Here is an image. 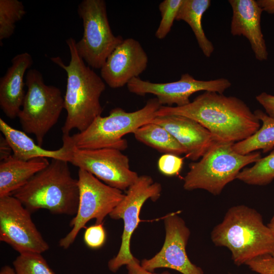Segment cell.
<instances>
[{
	"mask_svg": "<svg viewBox=\"0 0 274 274\" xmlns=\"http://www.w3.org/2000/svg\"><path fill=\"white\" fill-rule=\"evenodd\" d=\"M156 114L191 118L209 130L218 141L233 143L248 138L261 126L259 119L242 100L212 91H204L184 106H161Z\"/></svg>",
	"mask_w": 274,
	"mask_h": 274,
	"instance_id": "cell-1",
	"label": "cell"
},
{
	"mask_svg": "<svg viewBox=\"0 0 274 274\" xmlns=\"http://www.w3.org/2000/svg\"><path fill=\"white\" fill-rule=\"evenodd\" d=\"M71 60L65 65L60 57L51 60L63 68L67 75V83L64 98V109L66 117L61 128L62 135H68L76 128L79 131L86 129L99 116L103 108L100 97L106 89L105 82L79 55L76 41L73 38L66 41Z\"/></svg>",
	"mask_w": 274,
	"mask_h": 274,
	"instance_id": "cell-2",
	"label": "cell"
},
{
	"mask_svg": "<svg viewBox=\"0 0 274 274\" xmlns=\"http://www.w3.org/2000/svg\"><path fill=\"white\" fill-rule=\"evenodd\" d=\"M213 244L227 248L240 266L257 257L274 253V236L261 215L241 204L230 207L211 233Z\"/></svg>",
	"mask_w": 274,
	"mask_h": 274,
	"instance_id": "cell-3",
	"label": "cell"
},
{
	"mask_svg": "<svg viewBox=\"0 0 274 274\" xmlns=\"http://www.w3.org/2000/svg\"><path fill=\"white\" fill-rule=\"evenodd\" d=\"M68 163L51 159L46 167L11 195L31 213L46 209L54 214L75 216L80 189L78 180L72 177Z\"/></svg>",
	"mask_w": 274,
	"mask_h": 274,
	"instance_id": "cell-4",
	"label": "cell"
},
{
	"mask_svg": "<svg viewBox=\"0 0 274 274\" xmlns=\"http://www.w3.org/2000/svg\"><path fill=\"white\" fill-rule=\"evenodd\" d=\"M161 106L158 98L154 97L134 112L115 108L109 115L96 117L84 130L72 135H62L63 144L70 149L111 148L123 151L127 148L128 143L122 137L151 122Z\"/></svg>",
	"mask_w": 274,
	"mask_h": 274,
	"instance_id": "cell-5",
	"label": "cell"
},
{
	"mask_svg": "<svg viewBox=\"0 0 274 274\" xmlns=\"http://www.w3.org/2000/svg\"><path fill=\"white\" fill-rule=\"evenodd\" d=\"M234 143L218 141L199 161L189 164V171L184 178V189H202L219 195L245 166L262 157L258 151L246 155L237 153L233 148Z\"/></svg>",
	"mask_w": 274,
	"mask_h": 274,
	"instance_id": "cell-6",
	"label": "cell"
},
{
	"mask_svg": "<svg viewBox=\"0 0 274 274\" xmlns=\"http://www.w3.org/2000/svg\"><path fill=\"white\" fill-rule=\"evenodd\" d=\"M25 79L27 90L17 117L23 131L35 135L37 144L42 147L45 135L64 109V98L59 88L45 84L36 69L29 70Z\"/></svg>",
	"mask_w": 274,
	"mask_h": 274,
	"instance_id": "cell-7",
	"label": "cell"
},
{
	"mask_svg": "<svg viewBox=\"0 0 274 274\" xmlns=\"http://www.w3.org/2000/svg\"><path fill=\"white\" fill-rule=\"evenodd\" d=\"M78 13L82 19L83 33L76 42L77 52L89 66L100 69L106 60L123 41L113 33L104 0H83Z\"/></svg>",
	"mask_w": 274,
	"mask_h": 274,
	"instance_id": "cell-8",
	"label": "cell"
},
{
	"mask_svg": "<svg viewBox=\"0 0 274 274\" xmlns=\"http://www.w3.org/2000/svg\"><path fill=\"white\" fill-rule=\"evenodd\" d=\"M78 180L80 198L77 212L70 222L71 230L58 243L64 249L74 243L90 220L95 219V224L103 223L105 217L125 196L121 190L106 184L84 170L79 169Z\"/></svg>",
	"mask_w": 274,
	"mask_h": 274,
	"instance_id": "cell-9",
	"label": "cell"
},
{
	"mask_svg": "<svg viewBox=\"0 0 274 274\" xmlns=\"http://www.w3.org/2000/svg\"><path fill=\"white\" fill-rule=\"evenodd\" d=\"M161 191V185L154 182L150 176H139L136 182L128 188L123 199L109 215L111 219H122L124 223L120 249L117 255L108 263L111 271L116 272L134 258L130 252V239L140 222L141 210L147 200L156 201L160 197Z\"/></svg>",
	"mask_w": 274,
	"mask_h": 274,
	"instance_id": "cell-10",
	"label": "cell"
},
{
	"mask_svg": "<svg viewBox=\"0 0 274 274\" xmlns=\"http://www.w3.org/2000/svg\"><path fill=\"white\" fill-rule=\"evenodd\" d=\"M68 162L121 191L128 189L139 177L130 169L128 156L116 149H71Z\"/></svg>",
	"mask_w": 274,
	"mask_h": 274,
	"instance_id": "cell-11",
	"label": "cell"
},
{
	"mask_svg": "<svg viewBox=\"0 0 274 274\" xmlns=\"http://www.w3.org/2000/svg\"><path fill=\"white\" fill-rule=\"evenodd\" d=\"M0 241L19 254H42L49 249L31 212L12 195L0 197Z\"/></svg>",
	"mask_w": 274,
	"mask_h": 274,
	"instance_id": "cell-12",
	"label": "cell"
},
{
	"mask_svg": "<svg viewBox=\"0 0 274 274\" xmlns=\"http://www.w3.org/2000/svg\"><path fill=\"white\" fill-rule=\"evenodd\" d=\"M231 86V82L226 78L199 80L188 73L182 75L180 79L175 82L157 83L134 78L127 84L130 92L140 96L154 94L161 106L167 105L168 107L174 104L177 107L187 105L191 102L189 98L192 94L200 91L223 94Z\"/></svg>",
	"mask_w": 274,
	"mask_h": 274,
	"instance_id": "cell-13",
	"label": "cell"
},
{
	"mask_svg": "<svg viewBox=\"0 0 274 274\" xmlns=\"http://www.w3.org/2000/svg\"><path fill=\"white\" fill-rule=\"evenodd\" d=\"M165 237L160 251L152 258L144 259L141 266L153 272L159 268L176 270L182 274H204L203 270L191 262L186 252L190 231L184 220L176 213L164 219Z\"/></svg>",
	"mask_w": 274,
	"mask_h": 274,
	"instance_id": "cell-14",
	"label": "cell"
},
{
	"mask_svg": "<svg viewBox=\"0 0 274 274\" xmlns=\"http://www.w3.org/2000/svg\"><path fill=\"white\" fill-rule=\"evenodd\" d=\"M148 57L140 43L124 39L100 68L101 78L112 88H121L145 71Z\"/></svg>",
	"mask_w": 274,
	"mask_h": 274,
	"instance_id": "cell-15",
	"label": "cell"
},
{
	"mask_svg": "<svg viewBox=\"0 0 274 274\" xmlns=\"http://www.w3.org/2000/svg\"><path fill=\"white\" fill-rule=\"evenodd\" d=\"M151 122L165 128L186 151L185 157L196 161L218 140L196 121L180 115L156 116Z\"/></svg>",
	"mask_w": 274,
	"mask_h": 274,
	"instance_id": "cell-16",
	"label": "cell"
},
{
	"mask_svg": "<svg viewBox=\"0 0 274 274\" xmlns=\"http://www.w3.org/2000/svg\"><path fill=\"white\" fill-rule=\"evenodd\" d=\"M232 17L230 32L233 36H243L250 42L256 59H267L268 52L261 28L262 9L255 0H229Z\"/></svg>",
	"mask_w": 274,
	"mask_h": 274,
	"instance_id": "cell-17",
	"label": "cell"
},
{
	"mask_svg": "<svg viewBox=\"0 0 274 274\" xmlns=\"http://www.w3.org/2000/svg\"><path fill=\"white\" fill-rule=\"evenodd\" d=\"M5 75L0 80V107L9 118L17 117L22 108L25 92L24 77L33 60L31 55L24 52L15 56Z\"/></svg>",
	"mask_w": 274,
	"mask_h": 274,
	"instance_id": "cell-18",
	"label": "cell"
},
{
	"mask_svg": "<svg viewBox=\"0 0 274 274\" xmlns=\"http://www.w3.org/2000/svg\"><path fill=\"white\" fill-rule=\"evenodd\" d=\"M49 163L47 158L39 157L24 161L15 158L12 155L1 160L0 197L11 195Z\"/></svg>",
	"mask_w": 274,
	"mask_h": 274,
	"instance_id": "cell-19",
	"label": "cell"
},
{
	"mask_svg": "<svg viewBox=\"0 0 274 274\" xmlns=\"http://www.w3.org/2000/svg\"><path fill=\"white\" fill-rule=\"evenodd\" d=\"M0 130L12 150V156L17 159L27 161L44 157L68 162L71 149L64 145L55 150L44 149L36 144L25 132L11 127L2 118H0Z\"/></svg>",
	"mask_w": 274,
	"mask_h": 274,
	"instance_id": "cell-20",
	"label": "cell"
},
{
	"mask_svg": "<svg viewBox=\"0 0 274 274\" xmlns=\"http://www.w3.org/2000/svg\"><path fill=\"white\" fill-rule=\"evenodd\" d=\"M211 4L210 0H183L176 19L183 20L190 26L199 48L207 57L211 56L214 47L203 31L202 19Z\"/></svg>",
	"mask_w": 274,
	"mask_h": 274,
	"instance_id": "cell-21",
	"label": "cell"
},
{
	"mask_svg": "<svg viewBox=\"0 0 274 274\" xmlns=\"http://www.w3.org/2000/svg\"><path fill=\"white\" fill-rule=\"evenodd\" d=\"M139 142L160 152L181 155L186 153L184 148L163 126L153 122L145 124L133 133Z\"/></svg>",
	"mask_w": 274,
	"mask_h": 274,
	"instance_id": "cell-22",
	"label": "cell"
},
{
	"mask_svg": "<svg viewBox=\"0 0 274 274\" xmlns=\"http://www.w3.org/2000/svg\"><path fill=\"white\" fill-rule=\"evenodd\" d=\"M254 113L261 121L262 125L248 138L233 144V149L240 154L246 155L258 150L265 153L274 148V118L261 110H257Z\"/></svg>",
	"mask_w": 274,
	"mask_h": 274,
	"instance_id": "cell-23",
	"label": "cell"
},
{
	"mask_svg": "<svg viewBox=\"0 0 274 274\" xmlns=\"http://www.w3.org/2000/svg\"><path fill=\"white\" fill-rule=\"evenodd\" d=\"M236 179L250 185L265 186L274 180V149L250 167L243 168Z\"/></svg>",
	"mask_w": 274,
	"mask_h": 274,
	"instance_id": "cell-24",
	"label": "cell"
},
{
	"mask_svg": "<svg viewBox=\"0 0 274 274\" xmlns=\"http://www.w3.org/2000/svg\"><path fill=\"white\" fill-rule=\"evenodd\" d=\"M23 3L18 0H0V41L14 33L16 23L25 15Z\"/></svg>",
	"mask_w": 274,
	"mask_h": 274,
	"instance_id": "cell-25",
	"label": "cell"
},
{
	"mask_svg": "<svg viewBox=\"0 0 274 274\" xmlns=\"http://www.w3.org/2000/svg\"><path fill=\"white\" fill-rule=\"evenodd\" d=\"M13 265L15 274H55L42 254H19Z\"/></svg>",
	"mask_w": 274,
	"mask_h": 274,
	"instance_id": "cell-26",
	"label": "cell"
},
{
	"mask_svg": "<svg viewBox=\"0 0 274 274\" xmlns=\"http://www.w3.org/2000/svg\"><path fill=\"white\" fill-rule=\"evenodd\" d=\"M183 0H164L159 5L161 19L155 32L158 39H164L170 32Z\"/></svg>",
	"mask_w": 274,
	"mask_h": 274,
	"instance_id": "cell-27",
	"label": "cell"
},
{
	"mask_svg": "<svg viewBox=\"0 0 274 274\" xmlns=\"http://www.w3.org/2000/svg\"><path fill=\"white\" fill-rule=\"evenodd\" d=\"M158 168L160 172L167 176L177 175L183 165V158L172 154H164L158 160Z\"/></svg>",
	"mask_w": 274,
	"mask_h": 274,
	"instance_id": "cell-28",
	"label": "cell"
},
{
	"mask_svg": "<svg viewBox=\"0 0 274 274\" xmlns=\"http://www.w3.org/2000/svg\"><path fill=\"white\" fill-rule=\"evenodd\" d=\"M106 240V232L103 223L95 224L87 227L84 234L86 246L93 249L101 248Z\"/></svg>",
	"mask_w": 274,
	"mask_h": 274,
	"instance_id": "cell-29",
	"label": "cell"
},
{
	"mask_svg": "<svg viewBox=\"0 0 274 274\" xmlns=\"http://www.w3.org/2000/svg\"><path fill=\"white\" fill-rule=\"evenodd\" d=\"M246 265L258 274H274V253L257 257Z\"/></svg>",
	"mask_w": 274,
	"mask_h": 274,
	"instance_id": "cell-30",
	"label": "cell"
},
{
	"mask_svg": "<svg viewBox=\"0 0 274 274\" xmlns=\"http://www.w3.org/2000/svg\"><path fill=\"white\" fill-rule=\"evenodd\" d=\"M256 99L263 107L266 114L274 118V95L263 92L257 95Z\"/></svg>",
	"mask_w": 274,
	"mask_h": 274,
	"instance_id": "cell-31",
	"label": "cell"
},
{
	"mask_svg": "<svg viewBox=\"0 0 274 274\" xmlns=\"http://www.w3.org/2000/svg\"><path fill=\"white\" fill-rule=\"evenodd\" d=\"M127 274H158L148 271L144 268L141 265L138 259L134 258L126 265ZM159 274H170L167 271H164Z\"/></svg>",
	"mask_w": 274,
	"mask_h": 274,
	"instance_id": "cell-32",
	"label": "cell"
},
{
	"mask_svg": "<svg viewBox=\"0 0 274 274\" xmlns=\"http://www.w3.org/2000/svg\"><path fill=\"white\" fill-rule=\"evenodd\" d=\"M11 151L12 150L4 136H1L0 141L1 160L11 156L12 155L11 153Z\"/></svg>",
	"mask_w": 274,
	"mask_h": 274,
	"instance_id": "cell-33",
	"label": "cell"
},
{
	"mask_svg": "<svg viewBox=\"0 0 274 274\" xmlns=\"http://www.w3.org/2000/svg\"><path fill=\"white\" fill-rule=\"evenodd\" d=\"M257 2L263 11L274 15V0H258Z\"/></svg>",
	"mask_w": 274,
	"mask_h": 274,
	"instance_id": "cell-34",
	"label": "cell"
},
{
	"mask_svg": "<svg viewBox=\"0 0 274 274\" xmlns=\"http://www.w3.org/2000/svg\"><path fill=\"white\" fill-rule=\"evenodd\" d=\"M0 274H15V272L13 268L8 265H5L2 267Z\"/></svg>",
	"mask_w": 274,
	"mask_h": 274,
	"instance_id": "cell-35",
	"label": "cell"
},
{
	"mask_svg": "<svg viewBox=\"0 0 274 274\" xmlns=\"http://www.w3.org/2000/svg\"><path fill=\"white\" fill-rule=\"evenodd\" d=\"M268 226L270 228L271 232L274 236V222H270L268 224Z\"/></svg>",
	"mask_w": 274,
	"mask_h": 274,
	"instance_id": "cell-36",
	"label": "cell"
},
{
	"mask_svg": "<svg viewBox=\"0 0 274 274\" xmlns=\"http://www.w3.org/2000/svg\"><path fill=\"white\" fill-rule=\"evenodd\" d=\"M270 222H274V205H273V216L270 220Z\"/></svg>",
	"mask_w": 274,
	"mask_h": 274,
	"instance_id": "cell-37",
	"label": "cell"
},
{
	"mask_svg": "<svg viewBox=\"0 0 274 274\" xmlns=\"http://www.w3.org/2000/svg\"></svg>",
	"mask_w": 274,
	"mask_h": 274,
	"instance_id": "cell-38",
	"label": "cell"
}]
</instances>
